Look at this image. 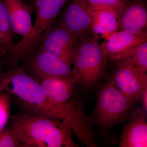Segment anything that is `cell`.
I'll return each instance as SVG.
<instances>
[{
	"instance_id": "6da1fadb",
	"label": "cell",
	"mask_w": 147,
	"mask_h": 147,
	"mask_svg": "<svg viewBox=\"0 0 147 147\" xmlns=\"http://www.w3.org/2000/svg\"><path fill=\"white\" fill-rule=\"evenodd\" d=\"M8 126L23 147H77L72 130L66 122L19 111L11 116Z\"/></svg>"
},
{
	"instance_id": "7a4b0ae2",
	"label": "cell",
	"mask_w": 147,
	"mask_h": 147,
	"mask_svg": "<svg viewBox=\"0 0 147 147\" xmlns=\"http://www.w3.org/2000/svg\"><path fill=\"white\" fill-rule=\"evenodd\" d=\"M1 92L7 93L21 112L62 121L40 84L22 67L16 65L0 72Z\"/></svg>"
},
{
	"instance_id": "3957f363",
	"label": "cell",
	"mask_w": 147,
	"mask_h": 147,
	"mask_svg": "<svg viewBox=\"0 0 147 147\" xmlns=\"http://www.w3.org/2000/svg\"><path fill=\"white\" fill-rule=\"evenodd\" d=\"M135 102L125 96L111 79L98 90L96 105L88 120L92 127L106 134L115 125L130 118L135 110Z\"/></svg>"
},
{
	"instance_id": "277c9868",
	"label": "cell",
	"mask_w": 147,
	"mask_h": 147,
	"mask_svg": "<svg viewBox=\"0 0 147 147\" xmlns=\"http://www.w3.org/2000/svg\"><path fill=\"white\" fill-rule=\"evenodd\" d=\"M107 58L101 45L91 38L81 39L72 69L73 77L85 88L94 86L99 82L106 65Z\"/></svg>"
},
{
	"instance_id": "5b68a950",
	"label": "cell",
	"mask_w": 147,
	"mask_h": 147,
	"mask_svg": "<svg viewBox=\"0 0 147 147\" xmlns=\"http://www.w3.org/2000/svg\"><path fill=\"white\" fill-rule=\"evenodd\" d=\"M8 10L12 32L20 35L23 38L14 43L9 55L12 67L18 62L30 57L34 53L37 45L32 23L31 8L22 0H4ZM11 67V68H12Z\"/></svg>"
},
{
	"instance_id": "8992f818",
	"label": "cell",
	"mask_w": 147,
	"mask_h": 147,
	"mask_svg": "<svg viewBox=\"0 0 147 147\" xmlns=\"http://www.w3.org/2000/svg\"><path fill=\"white\" fill-rule=\"evenodd\" d=\"M40 85L48 100L58 111L62 121L69 123L79 113L81 101L75 96V86L77 82L72 77L70 78H47Z\"/></svg>"
},
{
	"instance_id": "52a82bcc",
	"label": "cell",
	"mask_w": 147,
	"mask_h": 147,
	"mask_svg": "<svg viewBox=\"0 0 147 147\" xmlns=\"http://www.w3.org/2000/svg\"><path fill=\"white\" fill-rule=\"evenodd\" d=\"M81 38L61 24L52 25L44 33L39 49L50 53L70 66Z\"/></svg>"
},
{
	"instance_id": "ba28073f",
	"label": "cell",
	"mask_w": 147,
	"mask_h": 147,
	"mask_svg": "<svg viewBox=\"0 0 147 147\" xmlns=\"http://www.w3.org/2000/svg\"><path fill=\"white\" fill-rule=\"evenodd\" d=\"M25 59L29 74L40 84L47 78L73 77L71 66L43 50L39 49Z\"/></svg>"
},
{
	"instance_id": "9c48e42d",
	"label": "cell",
	"mask_w": 147,
	"mask_h": 147,
	"mask_svg": "<svg viewBox=\"0 0 147 147\" xmlns=\"http://www.w3.org/2000/svg\"><path fill=\"white\" fill-rule=\"evenodd\" d=\"M111 80L116 86L129 100H140L147 89L146 72L130 65H118Z\"/></svg>"
},
{
	"instance_id": "30bf717a",
	"label": "cell",
	"mask_w": 147,
	"mask_h": 147,
	"mask_svg": "<svg viewBox=\"0 0 147 147\" xmlns=\"http://www.w3.org/2000/svg\"><path fill=\"white\" fill-rule=\"evenodd\" d=\"M60 23L81 39L89 37L91 18L87 0H71Z\"/></svg>"
},
{
	"instance_id": "8fae6325",
	"label": "cell",
	"mask_w": 147,
	"mask_h": 147,
	"mask_svg": "<svg viewBox=\"0 0 147 147\" xmlns=\"http://www.w3.org/2000/svg\"><path fill=\"white\" fill-rule=\"evenodd\" d=\"M120 147H147V123L144 111L136 109L129 122L123 128Z\"/></svg>"
},
{
	"instance_id": "7c38bea8",
	"label": "cell",
	"mask_w": 147,
	"mask_h": 147,
	"mask_svg": "<svg viewBox=\"0 0 147 147\" xmlns=\"http://www.w3.org/2000/svg\"><path fill=\"white\" fill-rule=\"evenodd\" d=\"M67 0H36V13L34 25L35 40L36 44L41 35L54 23Z\"/></svg>"
},
{
	"instance_id": "4fadbf2b",
	"label": "cell",
	"mask_w": 147,
	"mask_h": 147,
	"mask_svg": "<svg viewBox=\"0 0 147 147\" xmlns=\"http://www.w3.org/2000/svg\"><path fill=\"white\" fill-rule=\"evenodd\" d=\"M122 30L147 38L145 29L147 26L146 7L142 3H133L125 7L118 19Z\"/></svg>"
},
{
	"instance_id": "5bb4252c",
	"label": "cell",
	"mask_w": 147,
	"mask_h": 147,
	"mask_svg": "<svg viewBox=\"0 0 147 147\" xmlns=\"http://www.w3.org/2000/svg\"><path fill=\"white\" fill-rule=\"evenodd\" d=\"M147 40V38L121 30L116 32L101 45L106 58L115 61L132 47Z\"/></svg>"
},
{
	"instance_id": "9a60e30c",
	"label": "cell",
	"mask_w": 147,
	"mask_h": 147,
	"mask_svg": "<svg viewBox=\"0 0 147 147\" xmlns=\"http://www.w3.org/2000/svg\"><path fill=\"white\" fill-rule=\"evenodd\" d=\"M89 9L91 18V31L96 37L101 35L107 40L119 29L117 18L108 11Z\"/></svg>"
},
{
	"instance_id": "2e32d148",
	"label": "cell",
	"mask_w": 147,
	"mask_h": 147,
	"mask_svg": "<svg viewBox=\"0 0 147 147\" xmlns=\"http://www.w3.org/2000/svg\"><path fill=\"white\" fill-rule=\"evenodd\" d=\"M12 32L7 7L4 0H0V57L13 50Z\"/></svg>"
},
{
	"instance_id": "e0dca14e",
	"label": "cell",
	"mask_w": 147,
	"mask_h": 147,
	"mask_svg": "<svg viewBox=\"0 0 147 147\" xmlns=\"http://www.w3.org/2000/svg\"><path fill=\"white\" fill-rule=\"evenodd\" d=\"M115 61L117 66H132L146 72L147 40L132 47Z\"/></svg>"
},
{
	"instance_id": "ac0fdd59",
	"label": "cell",
	"mask_w": 147,
	"mask_h": 147,
	"mask_svg": "<svg viewBox=\"0 0 147 147\" xmlns=\"http://www.w3.org/2000/svg\"><path fill=\"white\" fill-rule=\"evenodd\" d=\"M89 8L108 11L118 19L126 7V4L119 0H87Z\"/></svg>"
},
{
	"instance_id": "d6986e66",
	"label": "cell",
	"mask_w": 147,
	"mask_h": 147,
	"mask_svg": "<svg viewBox=\"0 0 147 147\" xmlns=\"http://www.w3.org/2000/svg\"><path fill=\"white\" fill-rule=\"evenodd\" d=\"M12 102L7 93L0 92V132L5 128L10 120Z\"/></svg>"
},
{
	"instance_id": "ffe728a7",
	"label": "cell",
	"mask_w": 147,
	"mask_h": 147,
	"mask_svg": "<svg viewBox=\"0 0 147 147\" xmlns=\"http://www.w3.org/2000/svg\"><path fill=\"white\" fill-rule=\"evenodd\" d=\"M0 147H23L21 140L8 125L0 132Z\"/></svg>"
},
{
	"instance_id": "44dd1931",
	"label": "cell",
	"mask_w": 147,
	"mask_h": 147,
	"mask_svg": "<svg viewBox=\"0 0 147 147\" xmlns=\"http://www.w3.org/2000/svg\"><path fill=\"white\" fill-rule=\"evenodd\" d=\"M140 100H142L143 109L145 114H147V89L145 90L142 94V96L140 98Z\"/></svg>"
},
{
	"instance_id": "7402d4cb",
	"label": "cell",
	"mask_w": 147,
	"mask_h": 147,
	"mask_svg": "<svg viewBox=\"0 0 147 147\" xmlns=\"http://www.w3.org/2000/svg\"><path fill=\"white\" fill-rule=\"evenodd\" d=\"M3 64V60L2 59L1 57H0V72H1Z\"/></svg>"
},
{
	"instance_id": "603a6c76",
	"label": "cell",
	"mask_w": 147,
	"mask_h": 147,
	"mask_svg": "<svg viewBox=\"0 0 147 147\" xmlns=\"http://www.w3.org/2000/svg\"><path fill=\"white\" fill-rule=\"evenodd\" d=\"M119 1H120L121 2L124 3L125 4L127 5V2L129 0H119Z\"/></svg>"
}]
</instances>
